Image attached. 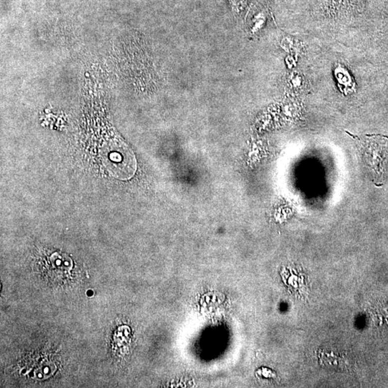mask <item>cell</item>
Wrapping results in <instances>:
<instances>
[{
    "label": "cell",
    "mask_w": 388,
    "mask_h": 388,
    "mask_svg": "<svg viewBox=\"0 0 388 388\" xmlns=\"http://www.w3.org/2000/svg\"><path fill=\"white\" fill-rule=\"evenodd\" d=\"M362 160L375 183H382L388 175V138L380 135L355 137Z\"/></svg>",
    "instance_id": "1"
},
{
    "label": "cell",
    "mask_w": 388,
    "mask_h": 388,
    "mask_svg": "<svg viewBox=\"0 0 388 388\" xmlns=\"http://www.w3.org/2000/svg\"><path fill=\"white\" fill-rule=\"evenodd\" d=\"M106 165L114 175L128 178L136 169V162L130 150L126 147L113 148L106 155Z\"/></svg>",
    "instance_id": "2"
},
{
    "label": "cell",
    "mask_w": 388,
    "mask_h": 388,
    "mask_svg": "<svg viewBox=\"0 0 388 388\" xmlns=\"http://www.w3.org/2000/svg\"><path fill=\"white\" fill-rule=\"evenodd\" d=\"M335 76L338 81L339 87L345 94L355 89V82L350 73L342 66H337L335 69Z\"/></svg>",
    "instance_id": "3"
},
{
    "label": "cell",
    "mask_w": 388,
    "mask_h": 388,
    "mask_svg": "<svg viewBox=\"0 0 388 388\" xmlns=\"http://www.w3.org/2000/svg\"><path fill=\"white\" fill-rule=\"evenodd\" d=\"M232 12L236 15H240L244 12L248 6V0H228Z\"/></svg>",
    "instance_id": "4"
},
{
    "label": "cell",
    "mask_w": 388,
    "mask_h": 388,
    "mask_svg": "<svg viewBox=\"0 0 388 388\" xmlns=\"http://www.w3.org/2000/svg\"><path fill=\"white\" fill-rule=\"evenodd\" d=\"M302 78L300 76L299 74H293L292 77L290 78V83H291L292 87L293 88H300L302 85Z\"/></svg>",
    "instance_id": "5"
}]
</instances>
